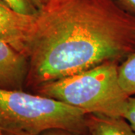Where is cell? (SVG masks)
Masks as SVG:
<instances>
[{"label": "cell", "mask_w": 135, "mask_h": 135, "mask_svg": "<svg viewBox=\"0 0 135 135\" xmlns=\"http://www.w3.org/2000/svg\"><path fill=\"white\" fill-rule=\"evenodd\" d=\"M135 51V16L115 0H47L26 46L25 89L101 64H120Z\"/></svg>", "instance_id": "cell-1"}, {"label": "cell", "mask_w": 135, "mask_h": 135, "mask_svg": "<svg viewBox=\"0 0 135 135\" xmlns=\"http://www.w3.org/2000/svg\"><path fill=\"white\" fill-rule=\"evenodd\" d=\"M119 63L110 62L47 83L33 92L86 113L122 116L129 97L121 86Z\"/></svg>", "instance_id": "cell-2"}, {"label": "cell", "mask_w": 135, "mask_h": 135, "mask_svg": "<svg viewBox=\"0 0 135 135\" xmlns=\"http://www.w3.org/2000/svg\"><path fill=\"white\" fill-rule=\"evenodd\" d=\"M87 113L61 101L24 90L0 89V126L41 135L51 129L87 132Z\"/></svg>", "instance_id": "cell-3"}, {"label": "cell", "mask_w": 135, "mask_h": 135, "mask_svg": "<svg viewBox=\"0 0 135 135\" xmlns=\"http://www.w3.org/2000/svg\"><path fill=\"white\" fill-rule=\"evenodd\" d=\"M28 71V56L0 41V89L24 90Z\"/></svg>", "instance_id": "cell-4"}, {"label": "cell", "mask_w": 135, "mask_h": 135, "mask_svg": "<svg viewBox=\"0 0 135 135\" xmlns=\"http://www.w3.org/2000/svg\"><path fill=\"white\" fill-rule=\"evenodd\" d=\"M35 19L36 17L16 11L0 0V41L10 44L26 53V46Z\"/></svg>", "instance_id": "cell-5"}, {"label": "cell", "mask_w": 135, "mask_h": 135, "mask_svg": "<svg viewBox=\"0 0 135 135\" xmlns=\"http://www.w3.org/2000/svg\"><path fill=\"white\" fill-rule=\"evenodd\" d=\"M87 132L90 135H135V131L122 116L89 113Z\"/></svg>", "instance_id": "cell-6"}, {"label": "cell", "mask_w": 135, "mask_h": 135, "mask_svg": "<svg viewBox=\"0 0 135 135\" xmlns=\"http://www.w3.org/2000/svg\"><path fill=\"white\" fill-rule=\"evenodd\" d=\"M119 78L124 92L128 96L135 95V51L119 64Z\"/></svg>", "instance_id": "cell-7"}, {"label": "cell", "mask_w": 135, "mask_h": 135, "mask_svg": "<svg viewBox=\"0 0 135 135\" xmlns=\"http://www.w3.org/2000/svg\"><path fill=\"white\" fill-rule=\"evenodd\" d=\"M11 8L23 15L36 17L47 0H1Z\"/></svg>", "instance_id": "cell-8"}, {"label": "cell", "mask_w": 135, "mask_h": 135, "mask_svg": "<svg viewBox=\"0 0 135 135\" xmlns=\"http://www.w3.org/2000/svg\"><path fill=\"white\" fill-rule=\"evenodd\" d=\"M122 117L128 122L135 131V96L129 97Z\"/></svg>", "instance_id": "cell-9"}, {"label": "cell", "mask_w": 135, "mask_h": 135, "mask_svg": "<svg viewBox=\"0 0 135 135\" xmlns=\"http://www.w3.org/2000/svg\"><path fill=\"white\" fill-rule=\"evenodd\" d=\"M41 135H90L88 132H77L65 129H51L42 133Z\"/></svg>", "instance_id": "cell-10"}, {"label": "cell", "mask_w": 135, "mask_h": 135, "mask_svg": "<svg viewBox=\"0 0 135 135\" xmlns=\"http://www.w3.org/2000/svg\"><path fill=\"white\" fill-rule=\"evenodd\" d=\"M115 2L122 9L135 16V0H115Z\"/></svg>", "instance_id": "cell-11"}, {"label": "cell", "mask_w": 135, "mask_h": 135, "mask_svg": "<svg viewBox=\"0 0 135 135\" xmlns=\"http://www.w3.org/2000/svg\"><path fill=\"white\" fill-rule=\"evenodd\" d=\"M3 130V129H2ZM3 135H31L24 132H17V131H9L3 130Z\"/></svg>", "instance_id": "cell-12"}, {"label": "cell", "mask_w": 135, "mask_h": 135, "mask_svg": "<svg viewBox=\"0 0 135 135\" xmlns=\"http://www.w3.org/2000/svg\"><path fill=\"white\" fill-rule=\"evenodd\" d=\"M0 135H3V130L1 128V126H0Z\"/></svg>", "instance_id": "cell-13"}]
</instances>
